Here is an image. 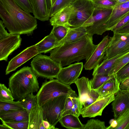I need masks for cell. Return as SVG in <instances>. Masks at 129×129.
Instances as JSON below:
<instances>
[{
  "mask_svg": "<svg viewBox=\"0 0 129 129\" xmlns=\"http://www.w3.org/2000/svg\"><path fill=\"white\" fill-rule=\"evenodd\" d=\"M72 11L71 4L61 9L50 19L51 25L69 26V21Z\"/></svg>",
  "mask_w": 129,
  "mask_h": 129,
  "instance_id": "19",
  "label": "cell"
},
{
  "mask_svg": "<svg viewBox=\"0 0 129 129\" xmlns=\"http://www.w3.org/2000/svg\"><path fill=\"white\" fill-rule=\"evenodd\" d=\"M56 1V0H51V6L53 5Z\"/></svg>",
  "mask_w": 129,
  "mask_h": 129,
  "instance_id": "51",
  "label": "cell"
},
{
  "mask_svg": "<svg viewBox=\"0 0 129 129\" xmlns=\"http://www.w3.org/2000/svg\"><path fill=\"white\" fill-rule=\"evenodd\" d=\"M113 9L95 7L91 18L81 26L86 28L87 34L102 35L107 31V22Z\"/></svg>",
  "mask_w": 129,
  "mask_h": 129,
  "instance_id": "7",
  "label": "cell"
},
{
  "mask_svg": "<svg viewBox=\"0 0 129 129\" xmlns=\"http://www.w3.org/2000/svg\"><path fill=\"white\" fill-rule=\"evenodd\" d=\"M21 41L18 34H11L0 40V60L7 61L9 56L19 47Z\"/></svg>",
  "mask_w": 129,
  "mask_h": 129,
  "instance_id": "13",
  "label": "cell"
},
{
  "mask_svg": "<svg viewBox=\"0 0 129 129\" xmlns=\"http://www.w3.org/2000/svg\"><path fill=\"white\" fill-rule=\"evenodd\" d=\"M120 84L114 75L95 90L99 95V98H103L112 94H116L120 89Z\"/></svg>",
  "mask_w": 129,
  "mask_h": 129,
  "instance_id": "18",
  "label": "cell"
},
{
  "mask_svg": "<svg viewBox=\"0 0 129 129\" xmlns=\"http://www.w3.org/2000/svg\"><path fill=\"white\" fill-rule=\"evenodd\" d=\"M128 92V93H129V90H126Z\"/></svg>",
  "mask_w": 129,
  "mask_h": 129,
  "instance_id": "52",
  "label": "cell"
},
{
  "mask_svg": "<svg viewBox=\"0 0 129 129\" xmlns=\"http://www.w3.org/2000/svg\"><path fill=\"white\" fill-rule=\"evenodd\" d=\"M0 100L10 101L14 100L10 89L3 84H0Z\"/></svg>",
  "mask_w": 129,
  "mask_h": 129,
  "instance_id": "36",
  "label": "cell"
},
{
  "mask_svg": "<svg viewBox=\"0 0 129 129\" xmlns=\"http://www.w3.org/2000/svg\"><path fill=\"white\" fill-rule=\"evenodd\" d=\"M95 7L104 8H113L116 4L115 0H93Z\"/></svg>",
  "mask_w": 129,
  "mask_h": 129,
  "instance_id": "39",
  "label": "cell"
},
{
  "mask_svg": "<svg viewBox=\"0 0 129 129\" xmlns=\"http://www.w3.org/2000/svg\"><path fill=\"white\" fill-rule=\"evenodd\" d=\"M2 124L10 129H28V121L9 122L2 121Z\"/></svg>",
  "mask_w": 129,
  "mask_h": 129,
  "instance_id": "38",
  "label": "cell"
},
{
  "mask_svg": "<svg viewBox=\"0 0 129 129\" xmlns=\"http://www.w3.org/2000/svg\"><path fill=\"white\" fill-rule=\"evenodd\" d=\"M58 42L51 31L49 34L35 45L39 54L45 53L57 47Z\"/></svg>",
  "mask_w": 129,
  "mask_h": 129,
  "instance_id": "23",
  "label": "cell"
},
{
  "mask_svg": "<svg viewBox=\"0 0 129 129\" xmlns=\"http://www.w3.org/2000/svg\"><path fill=\"white\" fill-rule=\"evenodd\" d=\"M75 0H56L50 10V17L56 13L72 4Z\"/></svg>",
  "mask_w": 129,
  "mask_h": 129,
  "instance_id": "32",
  "label": "cell"
},
{
  "mask_svg": "<svg viewBox=\"0 0 129 129\" xmlns=\"http://www.w3.org/2000/svg\"><path fill=\"white\" fill-rule=\"evenodd\" d=\"M87 34V30L84 27L82 26L77 27H69L66 36L62 40L59 41L57 47L64 44L75 42Z\"/></svg>",
  "mask_w": 129,
  "mask_h": 129,
  "instance_id": "22",
  "label": "cell"
},
{
  "mask_svg": "<svg viewBox=\"0 0 129 129\" xmlns=\"http://www.w3.org/2000/svg\"><path fill=\"white\" fill-rule=\"evenodd\" d=\"M77 88L79 93V98L83 105L88 98L92 88L89 80L88 78L85 77L77 79L75 82Z\"/></svg>",
  "mask_w": 129,
  "mask_h": 129,
  "instance_id": "24",
  "label": "cell"
},
{
  "mask_svg": "<svg viewBox=\"0 0 129 129\" xmlns=\"http://www.w3.org/2000/svg\"><path fill=\"white\" fill-rule=\"evenodd\" d=\"M70 91L67 96L64 108L62 113L61 117L64 115L66 112L71 109L73 106V100L70 93Z\"/></svg>",
  "mask_w": 129,
  "mask_h": 129,
  "instance_id": "41",
  "label": "cell"
},
{
  "mask_svg": "<svg viewBox=\"0 0 129 129\" xmlns=\"http://www.w3.org/2000/svg\"><path fill=\"white\" fill-rule=\"evenodd\" d=\"M109 38L108 35L105 36L97 45L96 47L83 66L85 70H91L94 69L104 59Z\"/></svg>",
  "mask_w": 129,
  "mask_h": 129,
  "instance_id": "14",
  "label": "cell"
},
{
  "mask_svg": "<svg viewBox=\"0 0 129 129\" xmlns=\"http://www.w3.org/2000/svg\"><path fill=\"white\" fill-rule=\"evenodd\" d=\"M129 22V12L115 26L111 31L114 32Z\"/></svg>",
  "mask_w": 129,
  "mask_h": 129,
  "instance_id": "43",
  "label": "cell"
},
{
  "mask_svg": "<svg viewBox=\"0 0 129 129\" xmlns=\"http://www.w3.org/2000/svg\"><path fill=\"white\" fill-rule=\"evenodd\" d=\"M70 85L65 84L58 79L46 80L42 84L36 95L38 106L42 107L50 100L62 95H67L72 90Z\"/></svg>",
  "mask_w": 129,
  "mask_h": 129,
  "instance_id": "5",
  "label": "cell"
},
{
  "mask_svg": "<svg viewBox=\"0 0 129 129\" xmlns=\"http://www.w3.org/2000/svg\"><path fill=\"white\" fill-rule=\"evenodd\" d=\"M43 124L45 129H57L55 126H52L50 123L47 120H43Z\"/></svg>",
  "mask_w": 129,
  "mask_h": 129,
  "instance_id": "47",
  "label": "cell"
},
{
  "mask_svg": "<svg viewBox=\"0 0 129 129\" xmlns=\"http://www.w3.org/2000/svg\"><path fill=\"white\" fill-rule=\"evenodd\" d=\"M115 32L120 33H129V22Z\"/></svg>",
  "mask_w": 129,
  "mask_h": 129,
  "instance_id": "45",
  "label": "cell"
},
{
  "mask_svg": "<svg viewBox=\"0 0 129 129\" xmlns=\"http://www.w3.org/2000/svg\"><path fill=\"white\" fill-rule=\"evenodd\" d=\"M105 122L98 119H91L84 124L83 129H106Z\"/></svg>",
  "mask_w": 129,
  "mask_h": 129,
  "instance_id": "35",
  "label": "cell"
},
{
  "mask_svg": "<svg viewBox=\"0 0 129 129\" xmlns=\"http://www.w3.org/2000/svg\"><path fill=\"white\" fill-rule=\"evenodd\" d=\"M116 1V4L115 6L119 4L129 2V0H115Z\"/></svg>",
  "mask_w": 129,
  "mask_h": 129,
  "instance_id": "48",
  "label": "cell"
},
{
  "mask_svg": "<svg viewBox=\"0 0 129 129\" xmlns=\"http://www.w3.org/2000/svg\"><path fill=\"white\" fill-rule=\"evenodd\" d=\"M28 129H45L43 124V110L38 105L33 107L28 114Z\"/></svg>",
  "mask_w": 129,
  "mask_h": 129,
  "instance_id": "20",
  "label": "cell"
},
{
  "mask_svg": "<svg viewBox=\"0 0 129 129\" xmlns=\"http://www.w3.org/2000/svg\"><path fill=\"white\" fill-rule=\"evenodd\" d=\"M83 67L82 62H77L62 67L56 79L65 84L70 85L78 78Z\"/></svg>",
  "mask_w": 129,
  "mask_h": 129,
  "instance_id": "12",
  "label": "cell"
},
{
  "mask_svg": "<svg viewBox=\"0 0 129 129\" xmlns=\"http://www.w3.org/2000/svg\"><path fill=\"white\" fill-rule=\"evenodd\" d=\"M115 75L120 83L129 78V62L121 68Z\"/></svg>",
  "mask_w": 129,
  "mask_h": 129,
  "instance_id": "37",
  "label": "cell"
},
{
  "mask_svg": "<svg viewBox=\"0 0 129 129\" xmlns=\"http://www.w3.org/2000/svg\"><path fill=\"white\" fill-rule=\"evenodd\" d=\"M59 122L62 126L67 128L83 129L84 124L81 122L78 117L72 114L63 116Z\"/></svg>",
  "mask_w": 129,
  "mask_h": 129,
  "instance_id": "26",
  "label": "cell"
},
{
  "mask_svg": "<svg viewBox=\"0 0 129 129\" xmlns=\"http://www.w3.org/2000/svg\"><path fill=\"white\" fill-rule=\"evenodd\" d=\"M0 17L10 34L31 35L37 28V19L22 10L14 0H0Z\"/></svg>",
  "mask_w": 129,
  "mask_h": 129,
  "instance_id": "1",
  "label": "cell"
},
{
  "mask_svg": "<svg viewBox=\"0 0 129 129\" xmlns=\"http://www.w3.org/2000/svg\"><path fill=\"white\" fill-rule=\"evenodd\" d=\"M112 102V110L115 120L129 109V93L126 90L120 89Z\"/></svg>",
  "mask_w": 129,
  "mask_h": 129,
  "instance_id": "15",
  "label": "cell"
},
{
  "mask_svg": "<svg viewBox=\"0 0 129 129\" xmlns=\"http://www.w3.org/2000/svg\"><path fill=\"white\" fill-rule=\"evenodd\" d=\"M129 62V53L118 60L112 66L109 76L115 75L123 66Z\"/></svg>",
  "mask_w": 129,
  "mask_h": 129,
  "instance_id": "33",
  "label": "cell"
},
{
  "mask_svg": "<svg viewBox=\"0 0 129 129\" xmlns=\"http://www.w3.org/2000/svg\"><path fill=\"white\" fill-rule=\"evenodd\" d=\"M97 46L93 42L92 36L87 34L78 40L64 44L51 50L49 56L62 67L75 61L88 59Z\"/></svg>",
  "mask_w": 129,
  "mask_h": 129,
  "instance_id": "2",
  "label": "cell"
},
{
  "mask_svg": "<svg viewBox=\"0 0 129 129\" xmlns=\"http://www.w3.org/2000/svg\"><path fill=\"white\" fill-rule=\"evenodd\" d=\"M67 95L54 98L48 101L41 107L44 120H47L55 126L61 118Z\"/></svg>",
  "mask_w": 129,
  "mask_h": 129,
  "instance_id": "8",
  "label": "cell"
},
{
  "mask_svg": "<svg viewBox=\"0 0 129 129\" xmlns=\"http://www.w3.org/2000/svg\"><path fill=\"white\" fill-rule=\"evenodd\" d=\"M38 54L35 44L27 47L9 62L6 70V75L14 71L18 68Z\"/></svg>",
  "mask_w": 129,
  "mask_h": 129,
  "instance_id": "11",
  "label": "cell"
},
{
  "mask_svg": "<svg viewBox=\"0 0 129 129\" xmlns=\"http://www.w3.org/2000/svg\"><path fill=\"white\" fill-rule=\"evenodd\" d=\"M34 16L42 21H48L50 17L46 0H29Z\"/></svg>",
  "mask_w": 129,
  "mask_h": 129,
  "instance_id": "17",
  "label": "cell"
},
{
  "mask_svg": "<svg viewBox=\"0 0 129 129\" xmlns=\"http://www.w3.org/2000/svg\"><path fill=\"white\" fill-rule=\"evenodd\" d=\"M70 93L73 100V106L71 109L66 112L64 116L70 114L79 117L81 114L83 105L75 91L72 90L70 91Z\"/></svg>",
  "mask_w": 129,
  "mask_h": 129,
  "instance_id": "29",
  "label": "cell"
},
{
  "mask_svg": "<svg viewBox=\"0 0 129 129\" xmlns=\"http://www.w3.org/2000/svg\"><path fill=\"white\" fill-rule=\"evenodd\" d=\"M120 88L121 89L125 90L128 89L129 88V77L120 83Z\"/></svg>",
  "mask_w": 129,
  "mask_h": 129,
  "instance_id": "46",
  "label": "cell"
},
{
  "mask_svg": "<svg viewBox=\"0 0 129 129\" xmlns=\"http://www.w3.org/2000/svg\"><path fill=\"white\" fill-rule=\"evenodd\" d=\"M37 76L31 67H24L13 74L9 80V88L15 100L20 101L39 89Z\"/></svg>",
  "mask_w": 129,
  "mask_h": 129,
  "instance_id": "3",
  "label": "cell"
},
{
  "mask_svg": "<svg viewBox=\"0 0 129 129\" xmlns=\"http://www.w3.org/2000/svg\"><path fill=\"white\" fill-rule=\"evenodd\" d=\"M71 4L69 27L81 26L92 17L95 7L93 0H75Z\"/></svg>",
  "mask_w": 129,
  "mask_h": 129,
  "instance_id": "6",
  "label": "cell"
},
{
  "mask_svg": "<svg viewBox=\"0 0 129 129\" xmlns=\"http://www.w3.org/2000/svg\"><path fill=\"white\" fill-rule=\"evenodd\" d=\"M30 65L38 76L49 79L56 78L62 67L60 63L54 61L49 56L41 53L33 58Z\"/></svg>",
  "mask_w": 129,
  "mask_h": 129,
  "instance_id": "4",
  "label": "cell"
},
{
  "mask_svg": "<svg viewBox=\"0 0 129 129\" xmlns=\"http://www.w3.org/2000/svg\"><path fill=\"white\" fill-rule=\"evenodd\" d=\"M129 12V2L115 6L107 23V30H111Z\"/></svg>",
  "mask_w": 129,
  "mask_h": 129,
  "instance_id": "16",
  "label": "cell"
},
{
  "mask_svg": "<svg viewBox=\"0 0 129 129\" xmlns=\"http://www.w3.org/2000/svg\"><path fill=\"white\" fill-rule=\"evenodd\" d=\"M2 121L9 122L28 121V114L26 110L0 114Z\"/></svg>",
  "mask_w": 129,
  "mask_h": 129,
  "instance_id": "25",
  "label": "cell"
},
{
  "mask_svg": "<svg viewBox=\"0 0 129 129\" xmlns=\"http://www.w3.org/2000/svg\"><path fill=\"white\" fill-rule=\"evenodd\" d=\"M48 8L49 10L51 8V0H46Z\"/></svg>",
  "mask_w": 129,
  "mask_h": 129,
  "instance_id": "49",
  "label": "cell"
},
{
  "mask_svg": "<svg viewBox=\"0 0 129 129\" xmlns=\"http://www.w3.org/2000/svg\"><path fill=\"white\" fill-rule=\"evenodd\" d=\"M53 27L51 31L58 41L62 40L66 36L70 27L62 25L55 26Z\"/></svg>",
  "mask_w": 129,
  "mask_h": 129,
  "instance_id": "34",
  "label": "cell"
},
{
  "mask_svg": "<svg viewBox=\"0 0 129 129\" xmlns=\"http://www.w3.org/2000/svg\"><path fill=\"white\" fill-rule=\"evenodd\" d=\"M22 10L29 13H33L32 7L29 0H14Z\"/></svg>",
  "mask_w": 129,
  "mask_h": 129,
  "instance_id": "40",
  "label": "cell"
},
{
  "mask_svg": "<svg viewBox=\"0 0 129 129\" xmlns=\"http://www.w3.org/2000/svg\"><path fill=\"white\" fill-rule=\"evenodd\" d=\"M129 129V109L117 119L113 120L106 129Z\"/></svg>",
  "mask_w": 129,
  "mask_h": 129,
  "instance_id": "27",
  "label": "cell"
},
{
  "mask_svg": "<svg viewBox=\"0 0 129 129\" xmlns=\"http://www.w3.org/2000/svg\"><path fill=\"white\" fill-rule=\"evenodd\" d=\"M5 26L3 21H0V40L6 38L11 34L7 33L5 29Z\"/></svg>",
  "mask_w": 129,
  "mask_h": 129,
  "instance_id": "44",
  "label": "cell"
},
{
  "mask_svg": "<svg viewBox=\"0 0 129 129\" xmlns=\"http://www.w3.org/2000/svg\"><path fill=\"white\" fill-rule=\"evenodd\" d=\"M115 95L112 94L105 97L98 98L94 103L83 108L81 114L83 117H94L101 116L104 108L114 100Z\"/></svg>",
  "mask_w": 129,
  "mask_h": 129,
  "instance_id": "10",
  "label": "cell"
},
{
  "mask_svg": "<svg viewBox=\"0 0 129 129\" xmlns=\"http://www.w3.org/2000/svg\"><path fill=\"white\" fill-rule=\"evenodd\" d=\"M114 75L111 76L96 74L93 76L92 79L89 80L90 84L92 89H96L106 81L113 77Z\"/></svg>",
  "mask_w": 129,
  "mask_h": 129,
  "instance_id": "31",
  "label": "cell"
},
{
  "mask_svg": "<svg viewBox=\"0 0 129 129\" xmlns=\"http://www.w3.org/2000/svg\"><path fill=\"white\" fill-rule=\"evenodd\" d=\"M129 50V33H113L109 38L104 60L111 58Z\"/></svg>",
  "mask_w": 129,
  "mask_h": 129,
  "instance_id": "9",
  "label": "cell"
},
{
  "mask_svg": "<svg viewBox=\"0 0 129 129\" xmlns=\"http://www.w3.org/2000/svg\"><path fill=\"white\" fill-rule=\"evenodd\" d=\"M20 103L24 109L29 113L32 107L38 105L36 95L31 93L27 95L20 101Z\"/></svg>",
  "mask_w": 129,
  "mask_h": 129,
  "instance_id": "30",
  "label": "cell"
},
{
  "mask_svg": "<svg viewBox=\"0 0 129 129\" xmlns=\"http://www.w3.org/2000/svg\"><path fill=\"white\" fill-rule=\"evenodd\" d=\"M129 53V50L111 58L104 60L101 63L94 69L92 76L96 74L108 75L112 67L116 61Z\"/></svg>",
  "mask_w": 129,
  "mask_h": 129,
  "instance_id": "21",
  "label": "cell"
},
{
  "mask_svg": "<svg viewBox=\"0 0 129 129\" xmlns=\"http://www.w3.org/2000/svg\"><path fill=\"white\" fill-rule=\"evenodd\" d=\"M25 110L26 109L23 107L20 101H14L0 100V114Z\"/></svg>",
  "mask_w": 129,
  "mask_h": 129,
  "instance_id": "28",
  "label": "cell"
},
{
  "mask_svg": "<svg viewBox=\"0 0 129 129\" xmlns=\"http://www.w3.org/2000/svg\"><path fill=\"white\" fill-rule=\"evenodd\" d=\"M0 129H8L9 128L6 125L2 124L0 125Z\"/></svg>",
  "mask_w": 129,
  "mask_h": 129,
  "instance_id": "50",
  "label": "cell"
},
{
  "mask_svg": "<svg viewBox=\"0 0 129 129\" xmlns=\"http://www.w3.org/2000/svg\"><path fill=\"white\" fill-rule=\"evenodd\" d=\"M99 96V95L96 90L92 89L89 97L83 105L84 106L83 108H85L94 103Z\"/></svg>",
  "mask_w": 129,
  "mask_h": 129,
  "instance_id": "42",
  "label": "cell"
}]
</instances>
